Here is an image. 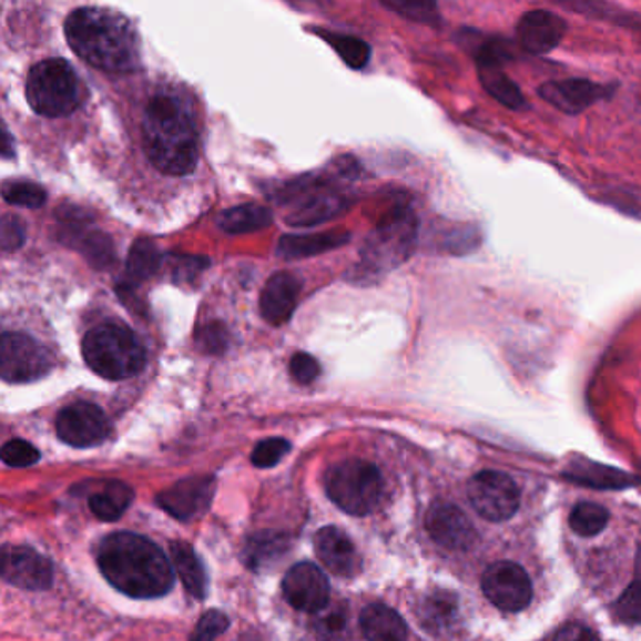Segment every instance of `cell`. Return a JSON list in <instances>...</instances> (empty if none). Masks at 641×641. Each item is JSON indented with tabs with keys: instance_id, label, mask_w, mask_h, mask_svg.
Masks as SVG:
<instances>
[{
	"instance_id": "13",
	"label": "cell",
	"mask_w": 641,
	"mask_h": 641,
	"mask_svg": "<svg viewBox=\"0 0 641 641\" xmlns=\"http://www.w3.org/2000/svg\"><path fill=\"white\" fill-rule=\"evenodd\" d=\"M426 529L440 548L451 551H469L478 543V530L472 521L450 502H435L429 508Z\"/></svg>"
},
{
	"instance_id": "25",
	"label": "cell",
	"mask_w": 641,
	"mask_h": 641,
	"mask_svg": "<svg viewBox=\"0 0 641 641\" xmlns=\"http://www.w3.org/2000/svg\"><path fill=\"white\" fill-rule=\"evenodd\" d=\"M170 556L186 591L191 592L194 599L204 600L207 594V573L191 543L172 542Z\"/></svg>"
},
{
	"instance_id": "6",
	"label": "cell",
	"mask_w": 641,
	"mask_h": 641,
	"mask_svg": "<svg viewBox=\"0 0 641 641\" xmlns=\"http://www.w3.org/2000/svg\"><path fill=\"white\" fill-rule=\"evenodd\" d=\"M418 241V218L413 210L397 207L384 216L383 223L373 230L362 251L365 273L391 272L405 264Z\"/></svg>"
},
{
	"instance_id": "19",
	"label": "cell",
	"mask_w": 641,
	"mask_h": 641,
	"mask_svg": "<svg viewBox=\"0 0 641 641\" xmlns=\"http://www.w3.org/2000/svg\"><path fill=\"white\" fill-rule=\"evenodd\" d=\"M315 551L326 570L339 578H354L362 568L356 546L337 527H324L316 532Z\"/></svg>"
},
{
	"instance_id": "43",
	"label": "cell",
	"mask_w": 641,
	"mask_h": 641,
	"mask_svg": "<svg viewBox=\"0 0 641 641\" xmlns=\"http://www.w3.org/2000/svg\"><path fill=\"white\" fill-rule=\"evenodd\" d=\"M345 629L346 619L340 611L329 613V615H327L320 623V634L324 635V638H327V640H329V638H332V640H334V638H339V635L345 632Z\"/></svg>"
},
{
	"instance_id": "17",
	"label": "cell",
	"mask_w": 641,
	"mask_h": 641,
	"mask_svg": "<svg viewBox=\"0 0 641 641\" xmlns=\"http://www.w3.org/2000/svg\"><path fill=\"white\" fill-rule=\"evenodd\" d=\"M567 21L549 12V10H532L523 13L516 27L519 45L532 55H546L556 50L567 34Z\"/></svg>"
},
{
	"instance_id": "8",
	"label": "cell",
	"mask_w": 641,
	"mask_h": 641,
	"mask_svg": "<svg viewBox=\"0 0 641 641\" xmlns=\"http://www.w3.org/2000/svg\"><path fill=\"white\" fill-rule=\"evenodd\" d=\"M53 369L50 350L31 335L4 332L0 345V377L4 383L40 380Z\"/></svg>"
},
{
	"instance_id": "18",
	"label": "cell",
	"mask_w": 641,
	"mask_h": 641,
	"mask_svg": "<svg viewBox=\"0 0 641 641\" xmlns=\"http://www.w3.org/2000/svg\"><path fill=\"white\" fill-rule=\"evenodd\" d=\"M324 183H315V185H299L292 200L296 202V207L291 215L286 216V221L292 226H315V224L326 223L335 215H339L340 211L348 207L345 196L334 194V192H320Z\"/></svg>"
},
{
	"instance_id": "3",
	"label": "cell",
	"mask_w": 641,
	"mask_h": 641,
	"mask_svg": "<svg viewBox=\"0 0 641 641\" xmlns=\"http://www.w3.org/2000/svg\"><path fill=\"white\" fill-rule=\"evenodd\" d=\"M143 147L149 161L166 175L183 177L197 164V132L180 100L154 96L143 118Z\"/></svg>"
},
{
	"instance_id": "28",
	"label": "cell",
	"mask_w": 641,
	"mask_h": 641,
	"mask_svg": "<svg viewBox=\"0 0 641 641\" xmlns=\"http://www.w3.org/2000/svg\"><path fill=\"white\" fill-rule=\"evenodd\" d=\"M564 478L576 481V484H586L600 489H621L632 484L629 476L621 470H613L610 467H602L597 462L576 461L572 467L564 472Z\"/></svg>"
},
{
	"instance_id": "32",
	"label": "cell",
	"mask_w": 641,
	"mask_h": 641,
	"mask_svg": "<svg viewBox=\"0 0 641 641\" xmlns=\"http://www.w3.org/2000/svg\"><path fill=\"white\" fill-rule=\"evenodd\" d=\"M613 613L623 623L641 624V548L638 549V557H635L634 581L617 600Z\"/></svg>"
},
{
	"instance_id": "40",
	"label": "cell",
	"mask_w": 641,
	"mask_h": 641,
	"mask_svg": "<svg viewBox=\"0 0 641 641\" xmlns=\"http://www.w3.org/2000/svg\"><path fill=\"white\" fill-rule=\"evenodd\" d=\"M26 237V224H23V221H21L19 216H2V223H0V243H2V251H4V253H16L18 248L23 247Z\"/></svg>"
},
{
	"instance_id": "16",
	"label": "cell",
	"mask_w": 641,
	"mask_h": 641,
	"mask_svg": "<svg viewBox=\"0 0 641 641\" xmlns=\"http://www.w3.org/2000/svg\"><path fill=\"white\" fill-rule=\"evenodd\" d=\"M611 89L589 80H556L546 81L538 89L543 102L553 105L559 112L568 115H580L597 104L599 100L608 99Z\"/></svg>"
},
{
	"instance_id": "4",
	"label": "cell",
	"mask_w": 641,
	"mask_h": 641,
	"mask_svg": "<svg viewBox=\"0 0 641 641\" xmlns=\"http://www.w3.org/2000/svg\"><path fill=\"white\" fill-rule=\"evenodd\" d=\"M89 369L105 380L136 377L145 367L147 354L142 340L124 324L105 322L93 327L81 345Z\"/></svg>"
},
{
	"instance_id": "20",
	"label": "cell",
	"mask_w": 641,
	"mask_h": 641,
	"mask_svg": "<svg viewBox=\"0 0 641 641\" xmlns=\"http://www.w3.org/2000/svg\"><path fill=\"white\" fill-rule=\"evenodd\" d=\"M302 284L291 273H277L265 283L260 294V313L272 326H283L296 311Z\"/></svg>"
},
{
	"instance_id": "35",
	"label": "cell",
	"mask_w": 641,
	"mask_h": 641,
	"mask_svg": "<svg viewBox=\"0 0 641 641\" xmlns=\"http://www.w3.org/2000/svg\"><path fill=\"white\" fill-rule=\"evenodd\" d=\"M388 10H394L403 18L413 19L416 23H424V26H435L440 19L437 4L433 2H410V0H391V2H383Z\"/></svg>"
},
{
	"instance_id": "26",
	"label": "cell",
	"mask_w": 641,
	"mask_h": 641,
	"mask_svg": "<svg viewBox=\"0 0 641 641\" xmlns=\"http://www.w3.org/2000/svg\"><path fill=\"white\" fill-rule=\"evenodd\" d=\"M134 500V491L123 481H105L89 499V508L102 521H118Z\"/></svg>"
},
{
	"instance_id": "33",
	"label": "cell",
	"mask_w": 641,
	"mask_h": 641,
	"mask_svg": "<svg viewBox=\"0 0 641 641\" xmlns=\"http://www.w3.org/2000/svg\"><path fill=\"white\" fill-rule=\"evenodd\" d=\"M327 42L332 43V48L337 51V55L343 59L346 67L354 70H362L369 64L370 48L369 43L359 40L356 37H346V34H324Z\"/></svg>"
},
{
	"instance_id": "27",
	"label": "cell",
	"mask_w": 641,
	"mask_h": 641,
	"mask_svg": "<svg viewBox=\"0 0 641 641\" xmlns=\"http://www.w3.org/2000/svg\"><path fill=\"white\" fill-rule=\"evenodd\" d=\"M272 211L256 204H243L226 210L218 215V228L230 235L251 234L256 230H264L272 224Z\"/></svg>"
},
{
	"instance_id": "15",
	"label": "cell",
	"mask_w": 641,
	"mask_h": 641,
	"mask_svg": "<svg viewBox=\"0 0 641 641\" xmlns=\"http://www.w3.org/2000/svg\"><path fill=\"white\" fill-rule=\"evenodd\" d=\"M216 481L213 476H191L162 491L156 502L164 512L180 521L197 518L207 510L215 495Z\"/></svg>"
},
{
	"instance_id": "34",
	"label": "cell",
	"mask_w": 641,
	"mask_h": 641,
	"mask_svg": "<svg viewBox=\"0 0 641 641\" xmlns=\"http://www.w3.org/2000/svg\"><path fill=\"white\" fill-rule=\"evenodd\" d=\"M2 196L10 205L27 207V210H38L45 204V191L42 186L31 181H8L2 186Z\"/></svg>"
},
{
	"instance_id": "29",
	"label": "cell",
	"mask_w": 641,
	"mask_h": 641,
	"mask_svg": "<svg viewBox=\"0 0 641 641\" xmlns=\"http://www.w3.org/2000/svg\"><path fill=\"white\" fill-rule=\"evenodd\" d=\"M161 262V251L154 245L153 241L138 240L130 247L129 258H126V278H129V283L134 286V284L143 283L149 277H153L154 273L159 272Z\"/></svg>"
},
{
	"instance_id": "36",
	"label": "cell",
	"mask_w": 641,
	"mask_h": 641,
	"mask_svg": "<svg viewBox=\"0 0 641 641\" xmlns=\"http://www.w3.org/2000/svg\"><path fill=\"white\" fill-rule=\"evenodd\" d=\"M2 461L8 467H13V469H26V467H31L34 462L40 459V451L27 442L23 438H13V440H8L7 445L2 446Z\"/></svg>"
},
{
	"instance_id": "14",
	"label": "cell",
	"mask_w": 641,
	"mask_h": 641,
	"mask_svg": "<svg viewBox=\"0 0 641 641\" xmlns=\"http://www.w3.org/2000/svg\"><path fill=\"white\" fill-rule=\"evenodd\" d=\"M283 592L284 599L292 608L307 613H318L329 602L326 573L311 562H299L286 572Z\"/></svg>"
},
{
	"instance_id": "24",
	"label": "cell",
	"mask_w": 641,
	"mask_h": 641,
	"mask_svg": "<svg viewBox=\"0 0 641 641\" xmlns=\"http://www.w3.org/2000/svg\"><path fill=\"white\" fill-rule=\"evenodd\" d=\"M505 64L497 62H476L478 78L489 96H494L499 104L505 105L508 110H525L527 100H525L518 83L506 74Z\"/></svg>"
},
{
	"instance_id": "37",
	"label": "cell",
	"mask_w": 641,
	"mask_h": 641,
	"mask_svg": "<svg viewBox=\"0 0 641 641\" xmlns=\"http://www.w3.org/2000/svg\"><path fill=\"white\" fill-rule=\"evenodd\" d=\"M288 451H291V442L286 438H265L256 445L251 459H253L254 467L258 469H272Z\"/></svg>"
},
{
	"instance_id": "44",
	"label": "cell",
	"mask_w": 641,
	"mask_h": 641,
	"mask_svg": "<svg viewBox=\"0 0 641 641\" xmlns=\"http://www.w3.org/2000/svg\"><path fill=\"white\" fill-rule=\"evenodd\" d=\"M556 641H600L591 629L583 624H568L556 635Z\"/></svg>"
},
{
	"instance_id": "23",
	"label": "cell",
	"mask_w": 641,
	"mask_h": 641,
	"mask_svg": "<svg viewBox=\"0 0 641 641\" xmlns=\"http://www.w3.org/2000/svg\"><path fill=\"white\" fill-rule=\"evenodd\" d=\"M350 234L346 232H324L311 235H284L278 241L277 254L284 260L308 258L316 254L334 251L348 243Z\"/></svg>"
},
{
	"instance_id": "10",
	"label": "cell",
	"mask_w": 641,
	"mask_h": 641,
	"mask_svg": "<svg viewBox=\"0 0 641 641\" xmlns=\"http://www.w3.org/2000/svg\"><path fill=\"white\" fill-rule=\"evenodd\" d=\"M481 591L491 604L502 611H521L532 600L529 573L518 562L499 561L489 564L481 576Z\"/></svg>"
},
{
	"instance_id": "31",
	"label": "cell",
	"mask_w": 641,
	"mask_h": 641,
	"mask_svg": "<svg viewBox=\"0 0 641 641\" xmlns=\"http://www.w3.org/2000/svg\"><path fill=\"white\" fill-rule=\"evenodd\" d=\"M457 615V599L450 592H437L427 597L421 608V617L427 629L445 630Z\"/></svg>"
},
{
	"instance_id": "38",
	"label": "cell",
	"mask_w": 641,
	"mask_h": 641,
	"mask_svg": "<svg viewBox=\"0 0 641 641\" xmlns=\"http://www.w3.org/2000/svg\"><path fill=\"white\" fill-rule=\"evenodd\" d=\"M281 551H284L283 538L254 537L247 548L248 567H262V562L272 561L273 556Z\"/></svg>"
},
{
	"instance_id": "45",
	"label": "cell",
	"mask_w": 641,
	"mask_h": 641,
	"mask_svg": "<svg viewBox=\"0 0 641 641\" xmlns=\"http://www.w3.org/2000/svg\"><path fill=\"white\" fill-rule=\"evenodd\" d=\"M0 151H2V159H12V138H10V132L7 129L2 132V149Z\"/></svg>"
},
{
	"instance_id": "22",
	"label": "cell",
	"mask_w": 641,
	"mask_h": 641,
	"mask_svg": "<svg viewBox=\"0 0 641 641\" xmlns=\"http://www.w3.org/2000/svg\"><path fill=\"white\" fill-rule=\"evenodd\" d=\"M359 624L369 641H407L408 627L397 611L386 604H370L362 611Z\"/></svg>"
},
{
	"instance_id": "7",
	"label": "cell",
	"mask_w": 641,
	"mask_h": 641,
	"mask_svg": "<svg viewBox=\"0 0 641 641\" xmlns=\"http://www.w3.org/2000/svg\"><path fill=\"white\" fill-rule=\"evenodd\" d=\"M327 497L350 516H367L383 499L384 478L373 462L345 459L326 475Z\"/></svg>"
},
{
	"instance_id": "2",
	"label": "cell",
	"mask_w": 641,
	"mask_h": 641,
	"mask_svg": "<svg viewBox=\"0 0 641 641\" xmlns=\"http://www.w3.org/2000/svg\"><path fill=\"white\" fill-rule=\"evenodd\" d=\"M64 34L75 55L110 74L140 67L138 37L123 13L105 8H78L64 21Z\"/></svg>"
},
{
	"instance_id": "9",
	"label": "cell",
	"mask_w": 641,
	"mask_h": 641,
	"mask_svg": "<svg viewBox=\"0 0 641 641\" xmlns=\"http://www.w3.org/2000/svg\"><path fill=\"white\" fill-rule=\"evenodd\" d=\"M467 497L478 516L494 523L513 518L521 500L516 481L499 470H481L472 476Z\"/></svg>"
},
{
	"instance_id": "12",
	"label": "cell",
	"mask_w": 641,
	"mask_h": 641,
	"mask_svg": "<svg viewBox=\"0 0 641 641\" xmlns=\"http://www.w3.org/2000/svg\"><path fill=\"white\" fill-rule=\"evenodd\" d=\"M2 580L26 591H45L53 583V567L37 549L8 546L2 551Z\"/></svg>"
},
{
	"instance_id": "21",
	"label": "cell",
	"mask_w": 641,
	"mask_h": 641,
	"mask_svg": "<svg viewBox=\"0 0 641 641\" xmlns=\"http://www.w3.org/2000/svg\"><path fill=\"white\" fill-rule=\"evenodd\" d=\"M62 243H72L87 262L96 269H108L115 262V248L108 235L94 230H85L78 221L62 224Z\"/></svg>"
},
{
	"instance_id": "41",
	"label": "cell",
	"mask_w": 641,
	"mask_h": 641,
	"mask_svg": "<svg viewBox=\"0 0 641 641\" xmlns=\"http://www.w3.org/2000/svg\"><path fill=\"white\" fill-rule=\"evenodd\" d=\"M291 375L297 384L315 383L320 377V364L311 354L297 352L291 359Z\"/></svg>"
},
{
	"instance_id": "42",
	"label": "cell",
	"mask_w": 641,
	"mask_h": 641,
	"mask_svg": "<svg viewBox=\"0 0 641 641\" xmlns=\"http://www.w3.org/2000/svg\"><path fill=\"white\" fill-rule=\"evenodd\" d=\"M197 343L202 346V350L207 354H223L228 346V334L226 327L218 322H213L210 326H205L200 335H197Z\"/></svg>"
},
{
	"instance_id": "30",
	"label": "cell",
	"mask_w": 641,
	"mask_h": 641,
	"mask_svg": "<svg viewBox=\"0 0 641 641\" xmlns=\"http://www.w3.org/2000/svg\"><path fill=\"white\" fill-rule=\"evenodd\" d=\"M610 513L597 502H580L570 513V529L580 537H597L608 527Z\"/></svg>"
},
{
	"instance_id": "11",
	"label": "cell",
	"mask_w": 641,
	"mask_h": 641,
	"mask_svg": "<svg viewBox=\"0 0 641 641\" xmlns=\"http://www.w3.org/2000/svg\"><path fill=\"white\" fill-rule=\"evenodd\" d=\"M57 437L74 448H91L104 442L112 424L102 408L93 403L78 401L62 408L57 416Z\"/></svg>"
},
{
	"instance_id": "39",
	"label": "cell",
	"mask_w": 641,
	"mask_h": 641,
	"mask_svg": "<svg viewBox=\"0 0 641 641\" xmlns=\"http://www.w3.org/2000/svg\"><path fill=\"white\" fill-rule=\"evenodd\" d=\"M228 617L224 615L223 611H207L197 621V627L194 630V634H192L191 641H215L218 635L224 634L228 630Z\"/></svg>"
},
{
	"instance_id": "1",
	"label": "cell",
	"mask_w": 641,
	"mask_h": 641,
	"mask_svg": "<svg viewBox=\"0 0 641 641\" xmlns=\"http://www.w3.org/2000/svg\"><path fill=\"white\" fill-rule=\"evenodd\" d=\"M96 561L108 583L132 599H161L175 581L164 551L134 532H113L104 538Z\"/></svg>"
},
{
	"instance_id": "5",
	"label": "cell",
	"mask_w": 641,
	"mask_h": 641,
	"mask_svg": "<svg viewBox=\"0 0 641 641\" xmlns=\"http://www.w3.org/2000/svg\"><path fill=\"white\" fill-rule=\"evenodd\" d=\"M83 87L75 70L62 59H48L32 67L27 78V102L42 118H67L80 108Z\"/></svg>"
}]
</instances>
